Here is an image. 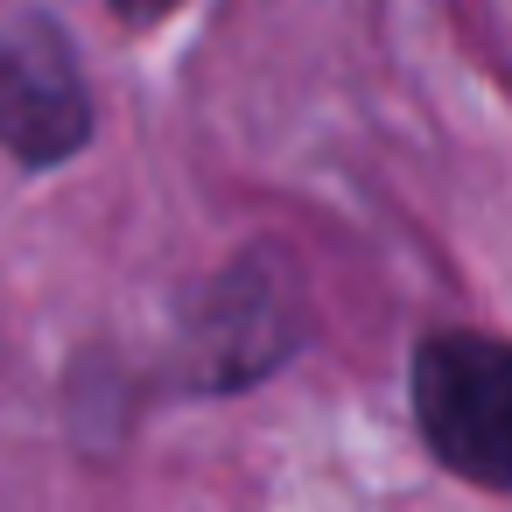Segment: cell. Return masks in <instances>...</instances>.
I'll return each mask as SVG.
<instances>
[{
	"mask_svg": "<svg viewBox=\"0 0 512 512\" xmlns=\"http://www.w3.org/2000/svg\"><path fill=\"white\" fill-rule=\"evenodd\" d=\"M407 400L449 477L512 498V337L428 330L407 358Z\"/></svg>",
	"mask_w": 512,
	"mask_h": 512,
	"instance_id": "obj_1",
	"label": "cell"
},
{
	"mask_svg": "<svg viewBox=\"0 0 512 512\" xmlns=\"http://www.w3.org/2000/svg\"><path fill=\"white\" fill-rule=\"evenodd\" d=\"M295 351H302V281L281 246H246L239 260H225V274L190 316L183 379L190 393H246L274 379Z\"/></svg>",
	"mask_w": 512,
	"mask_h": 512,
	"instance_id": "obj_2",
	"label": "cell"
},
{
	"mask_svg": "<svg viewBox=\"0 0 512 512\" xmlns=\"http://www.w3.org/2000/svg\"><path fill=\"white\" fill-rule=\"evenodd\" d=\"M92 148V85L78 43L36 15H0V155L22 169H64Z\"/></svg>",
	"mask_w": 512,
	"mask_h": 512,
	"instance_id": "obj_3",
	"label": "cell"
},
{
	"mask_svg": "<svg viewBox=\"0 0 512 512\" xmlns=\"http://www.w3.org/2000/svg\"><path fill=\"white\" fill-rule=\"evenodd\" d=\"M113 8V22H127V29H155V22H169L183 0H106Z\"/></svg>",
	"mask_w": 512,
	"mask_h": 512,
	"instance_id": "obj_4",
	"label": "cell"
}]
</instances>
